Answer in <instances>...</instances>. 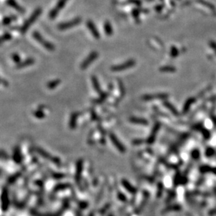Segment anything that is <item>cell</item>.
<instances>
[{"label":"cell","mask_w":216,"mask_h":216,"mask_svg":"<svg viewBox=\"0 0 216 216\" xmlns=\"http://www.w3.org/2000/svg\"><path fill=\"white\" fill-rule=\"evenodd\" d=\"M11 36L10 34H5V35H3L2 37H0V42H2L4 41H7V40L10 39Z\"/></svg>","instance_id":"obj_25"},{"label":"cell","mask_w":216,"mask_h":216,"mask_svg":"<svg viewBox=\"0 0 216 216\" xmlns=\"http://www.w3.org/2000/svg\"><path fill=\"white\" fill-rule=\"evenodd\" d=\"M34 63V60L33 59H27L26 60V61H24L23 63H21L20 65H18V67H25V66H28V65H32V63Z\"/></svg>","instance_id":"obj_23"},{"label":"cell","mask_w":216,"mask_h":216,"mask_svg":"<svg viewBox=\"0 0 216 216\" xmlns=\"http://www.w3.org/2000/svg\"><path fill=\"white\" fill-rule=\"evenodd\" d=\"M91 81L93 85V88L98 93H102L101 88H100V85L99 84V81H98V79L96 78L95 76H93L91 77Z\"/></svg>","instance_id":"obj_15"},{"label":"cell","mask_w":216,"mask_h":216,"mask_svg":"<svg viewBox=\"0 0 216 216\" xmlns=\"http://www.w3.org/2000/svg\"><path fill=\"white\" fill-rule=\"evenodd\" d=\"M81 22V19L80 18H74V19L71 20V21H67V22L61 23V24L58 26V28L60 30H68V29L69 28H72V27L78 25Z\"/></svg>","instance_id":"obj_5"},{"label":"cell","mask_w":216,"mask_h":216,"mask_svg":"<svg viewBox=\"0 0 216 216\" xmlns=\"http://www.w3.org/2000/svg\"><path fill=\"white\" fill-rule=\"evenodd\" d=\"M163 105L167 107V109H169V111H171V112L173 114V115L175 116L179 115L178 111L177 110L176 108L174 107V106L171 103H169V102H168V101H165L164 103H163Z\"/></svg>","instance_id":"obj_14"},{"label":"cell","mask_w":216,"mask_h":216,"mask_svg":"<svg viewBox=\"0 0 216 216\" xmlns=\"http://www.w3.org/2000/svg\"><path fill=\"white\" fill-rule=\"evenodd\" d=\"M104 30H105V34L107 35V36H111V35H112V32H113L112 27V25H111L110 23L108 22V21L105 23Z\"/></svg>","instance_id":"obj_17"},{"label":"cell","mask_w":216,"mask_h":216,"mask_svg":"<svg viewBox=\"0 0 216 216\" xmlns=\"http://www.w3.org/2000/svg\"><path fill=\"white\" fill-rule=\"evenodd\" d=\"M122 184L123 185V187H124L125 188H126V189H127L129 192H130L131 193H135V189L131 185L130 183H129V182L127 181V180H122Z\"/></svg>","instance_id":"obj_18"},{"label":"cell","mask_w":216,"mask_h":216,"mask_svg":"<svg viewBox=\"0 0 216 216\" xmlns=\"http://www.w3.org/2000/svg\"><path fill=\"white\" fill-rule=\"evenodd\" d=\"M3 153V152H0V157H2V158H3V157H7V155H6V154H2Z\"/></svg>","instance_id":"obj_28"},{"label":"cell","mask_w":216,"mask_h":216,"mask_svg":"<svg viewBox=\"0 0 216 216\" xmlns=\"http://www.w3.org/2000/svg\"><path fill=\"white\" fill-rule=\"evenodd\" d=\"M7 4L9 7H11L13 9H14L15 11L19 12L21 14H23L25 12V9L18 4L16 1V0H7Z\"/></svg>","instance_id":"obj_11"},{"label":"cell","mask_w":216,"mask_h":216,"mask_svg":"<svg viewBox=\"0 0 216 216\" xmlns=\"http://www.w3.org/2000/svg\"><path fill=\"white\" fill-rule=\"evenodd\" d=\"M78 116H79V114L77 113V112H75V113H73L72 115H71L70 120H69V126L72 129H75V128L76 127Z\"/></svg>","instance_id":"obj_13"},{"label":"cell","mask_w":216,"mask_h":216,"mask_svg":"<svg viewBox=\"0 0 216 216\" xmlns=\"http://www.w3.org/2000/svg\"><path fill=\"white\" fill-rule=\"evenodd\" d=\"M41 13H42V9L41 8H37V9H36L34 11L33 13L27 18V21L24 23V24L21 27V31L23 34L25 33L29 30V28L33 25V23L38 19V18L41 14Z\"/></svg>","instance_id":"obj_1"},{"label":"cell","mask_w":216,"mask_h":216,"mask_svg":"<svg viewBox=\"0 0 216 216\" xmlns=\"http://www.w3.org/2000/svg\"><path fill=\"white\" fill-rule=\"evenodd\" d=\"M169 97L167 93H154L147 94L143 96L144 100H164Z\"/></svg>","instance_id":"obj_8"},{"label":"cell","mask_w":216,"mask_h":216,"mask_svg":"<svg viewBox=\"0 0 216 216\" xmlns=\"http://www.w3.org/2000/svg\"><path fill=\"white\" fill-rule=\"evenodd\" d=\"M86 25H87L88 28H89V31L91 33V35H93L94 38L95 39H99L100 38V33L98 32V30H97L96 27L94 25V23L92 22V21H89L87 23H86Z\"/></svg>","instance_id":"obj_10"},{"label":"cell","mask_w":216,"mask_h":216,"mask_svg":"<svg viewBox=\"0 0 216 216\" xmlns=\"http://www.w3.org/2000/svg\"><path fill=\"white\" fill-rule=\"evenodd\" d=\"M32 37L36 40L37 42L39 43L41 45L43 46V47L45 48L46 49L49 51H53L55 49V46L51 43L45 39L41 35V34L39 33L38 32H34L32 33Z\"/></svg>","instance_id":"obj_2"},{"label":"cell","mask_w":216,"mask_h":216,"mask_svg":"<svg viewBox=\"0 0 216 216\" xmlns=\"http://www.w3.org/2000/svg\"><path fill=\"white\" fill-rule=\"evenodd\" d=\"M129 121L133 123L139 125H143V126H147L149 123V121L146 120L145 119L138 118V117H131L129 119Z\"/></svg>","instance_id":"obj_12"},{"label":"cell","mask_w":216,"mask_h":216,"mask_svg":"<svg viewBox=\"0 0 216 216\" xmlns=\"http://www.w3.org/2000/svg\"><path fill=\"white\" fill-rule=\"evenodd\" d=\"M159 129H160V124L159 123H157L154 126L153 129H152V132H151L149 138H148L147 140V143L148 144L151 145L154 143L155 139L156 138H157V133H158V131H159Z\"/></svg>","instance_id":"obj_9"},{"label":"cell","mask_w":216,"mask_h":216,"mask_svg":"<svg viewBox=\"0 0 216 216\" xmlns=\"http://www.w3.org/2000/svg\"><path fill=\"white\" fill-rule=\"evenodd\" d=\"M13 18H14V16L5 17V18H4V20H3V25H9L12 21L15 20Z\"/></svg>","instance_id":"obj_21"},{"label":"cell","mask_w":216,"mask_h":216,"mask_svg":"<svg viewBox=\"0 0 216 216\" xmlns=\"http://www.w3.org/2000/svg\"><path fill=\"white\" fill-rule=\"evenodd\" d=\"M135 64H136V62H135V60L131 59L126 62H124L121 65L112 66V67H111V70L113 71V72H121V71L126 70V69L133 67Z\"/></svg>","instance_id":"obj_3"},{"label":"cell","mask_w":216,"mask_h":216,"mask_svg":"<svg viewBox=\"0 0 216 216\" xmlns=\"http://www.w3.org/2000/svg\"><path fill=\"white\" fill-rule=\"evenodd\" d=\"M159 70L162 72H174L176 71V68L175 67H173V66L166 65L161 67L159 69Z\"/></svg>","instance_id":"obj_19"},{"label":"cell","mask_w":216,"mask_h":216,"mask_svg":"<svg viewBox=\"0 0 216 216\" xmlns=\"http://www.w3.org/2000/svg\"><path fill=\"white\" fill-rule=\"evenodd\" d=\"M192 102H193L192 98H189V99H188L187 100L186 103H185V104L184 105V108H183V113H185V112H187L188 110H189V107H190V105H191V104L192 103Z\"/></svg>","instance_id":"obj_20"},{"label":"cell","mask_w":216,"mask_h":216,"mask_svg":"<svg viewBox=\"0 0 216 216\" xmlns=\"http://www.w3.org/2000/svg\"><path fill=\"white\" fill-rule=\"evenodd\" d=\"M178 54H179L178 49H177L176 47H175V46H172L171 49V53H170L171 56L172 57V58H175V57H177V55H178Z\"/></svg>","instance_id":"obj_22"},{"label":"cell","mask_w":216,"mask_h":216,"mask_svg":"<svg viewBox=\"0 0 216 216\" xmlns=\"http://www.w3.org/2000/svg\"><path fill=\"white\" fill-rule=\"evenodd\" d=\"M98 57V53H97L96 51H93L88 55L87 58L84 60V61L81 63V69H85L87 68L89 65L93 62L95 60H96Z\"/></svg>","instance_id":"obj_6"},{"label":"cell","mask_w":216,"mask_h":216,"mask_svg":"<svg viewBox=\"0 0 216 216\" xmlns=\"http://www.w3.org/2000/svg\"><path fill=\"white\" fill-rule=\"evenodd\" d=\"M82 169H83V161L81 159L79 160V161L77 162V173H76V177L77 180H79V179L80 175H81V172H82Z\"/></svg>","instance_id":"obj_16"},{"label":"cell","mask_w":216,"mask_h":216,"mask_svg":"<svg viewBox=\"0 0 216 216\" xmlns=\"http://www.w3.org/2000/svg\"><path fill=\"white\" fill-rule=\"evenodd\" d=\"M109 138H110L111 141H112V144L114 145L116 147L117 149H118L119 152H121V153H124L126 152V147H125L124 145L119 141L117 137L116 136L115 134L113 133H110L109 134Z\"/></svg>","instance_id":"obj_7"},{"label":"cell","mask_w":216,"mask_h":216,"mask_svg":"<svg viewBox=\"0 0 216 216\" xmlns=\"http://www.w3.org/2000/svg\"><path fill=\"white\" fill-rule=\"evenodd\" d=\"M133 144H135V145L141 144V143H143V140H138V139H137V140H133Z\"/></svg>","instance_id":"obj_27"},{"label":"cell","mask_w":216,"mask_h":216,"mask_svg":"<svg viewBox=\"0 0 216 216\" xmlns=\"http://www.w3.org/2000/svg\"><path fill=\"white\" fill-rule=\"evenodd\" d=\"M67 1H68V0H58L56 5L55 6V7H54L53 9L51 11L50 13H49V17H50L51 19H54V18L58 15L59 12L61 11L62 9L64 8L65 6L66 5Z\"/></svg>","instance_id":"obj_4"},{"label":"cell","mask_w":216,"mask_h":216,"mask_svg":"<svg viewBox=\"0 0 216 216\" xmlns=\"http://www.w3.org/2000/svg\"><path fill=\"white\" fill-rule=\"evenodd\" d=\"M13 59L15 62H16V63H18V62H19V61H20V56L18 55V54H14V55H13Z\"/></svg>","instance_id":"obj_26"},{"label":"cell","mask_w":216,"mask_h":216,"mask_svg":"<svg viewBox=\"0 0 216 216\" xmlns=\"http://www.w3.org/2000/svg\"><path fill=\"white\" fill-rule=\"evenodd\" d=\"M60 84V80H55V81H51L48 85V87L50 88V89H54V88L56 87L58 84Z\"/></svg>","instance_id":"obj_24"}]
</instances>
